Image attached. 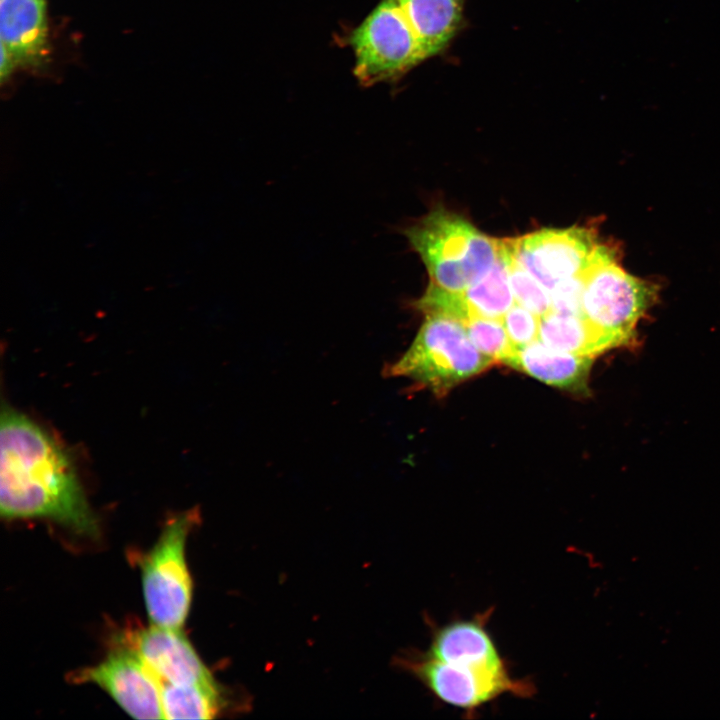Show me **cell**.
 <instances>
[{
    "instance_id": "d6986e66",
    "label": "cell",
    "mask_w": 720,
    "mask_h": 720,
    "mask_svg": "<svg viewBox=\"0 0 720 720\" xmlns=\"http://www.w3.org/2000/svg\"><path fill=\"white\" fill-rule=\"evenodd\" d=\"M509 277L513 295L518 304L527 308L539 317H542L551 311V297L549 291L530 273L522 268L513 259L511 254L509 260Z\"/></svg>"
},
{
    "instance_id": "7c38bea8",
    "label": "cell",
    "mask_w": 720,
    "mask_h": 720,
    "mask_svg": "<svg viewBox=\"0 0 720 720\" xmlns=\"http://www.w3.org/2000/svg\"><path fill=\"white\" fill-rule=\"evenodd\" d=\"M593 357L551 348L537 339L518 347L504 364L546 384L573 393H588Z\"/></svg>"
},
{
    "instance_id": "3957f363",
    "label": "cell",
    "mask_w": 720,
    "mask_h": 720,
    "mask_svg": "<svg viewBox=\"0 0 720 720\" xmlns=\"http://www.w3.org/2000/svg\"><path fill=\"white\" fill-rule=\"evenodd\" d=\"M425 315L410 347L388 368L389 375L410 378L441 397L495 362L475 347L462 322Z\"/></svg>"
},
{
    "instance_id": "ba28073f",
    "label": "cell",
    "mask_w": 720,
    "mask_h": 720,
    "mask_svg": "<svg viewBox=\"0 0 720 720\" xmlns=\"http://www.w3.org/2000/svg\"><path fill=\"white\" fill-rule=\"evenodd\" d=\"M506 243L513 259L549 293L582 274L597 247L593 232L583 227L543 229Z\"/></svg>"
},
{
    "instance_id": "8992f818",
    "label": "cell",
    "mask_w": 720,
    "mask_h": 720,
    "mask_svg": "<svg viewBox=\"0 0 720 720\" xmlns=\"http://www.w3.org/2000/svg\"><path fill=\"white\" fill-rule=\"evenodd\" d=\"M354 74L362 85L392 82L424 61L415 32L394 0H382L353 30Z\"/></svg>"
},
{
    "instance_id": "8fae6325",
    "label": "cell",
    "mask_w": 720,
    "mask_h": 720,
    "mask_svg": "<svg viewBox=\"0 0 720 720\" xmlns=\"http://www.w3.org/2000/svg\"><path fill=\"white\" fill-rule=\"evenodd\" d=\"M0 40L15 67L39 66L48 53L46 0H1Z\"/></svg>"
},
{
    "instance_id": "ffe728a7",
    "label": "cell",
    "mask_w": 720,
    "mask_h": 720,
    "mask_svg": "<svg viewBox=\"0 0 720 720\" xmlns=\"http://www.w3.org/2000/svg\"><path fill=\"white\" fill-rule=\"evenodd\" d=\"M501 320L514 347H522L539 339L540 317L517 302Z\"/></svg>"
},
{
    "instance_id": "7402d4cb",
    "label": "cell",
    "mask_w": 720,
    "mask_h": 720,
    "mask_svg": "<svg viewBox=\"0 0 720 720\" xmlns=\"http://www.w3.org/2000/svg\"><path fill=\"white\" fill-rule=\"evenodd\" d=\"M15 68V65L6 51V49L1 46V62H0V74H1V80H4Z\"/></svg>"
},
{
    "instance_id": "52a82bcc",
    "label": "cell",
    "mask_w": 720,
    "mask_h": 720,
    "mask_svg": "<svg viewBox=\"0 0 720 720\" xmlns=\"http://www.w3.org/2000/svg\"><path fill=\"white\" fill-rule=\"evenodd\" d=\"M403 665L441 703L462 710L470 717L501 696L508 694L527 698L535 693L531 680L513 677L509 668L462 672L427 652L410 656Z\"/></svg>"
},
{
    "instance_id": "9c48e42d",
    "label": "cell",
    "mask_w": 720,
    "mask_h": 720,
    "mask_svg": "<svg viewBox=\"0 0 720 720\" xmlns=\"http://www.w3.org/2000/svg\"><path fill=\"white\" fill-rule=\"evenodd\" d=\"M75 680L101 687L134 718L164 719L159 680L131 646L112 650Z\"/></svg>"
},
{
    "instance_id": "2e32d148",
    "label": "cell",
    "mask_w": 720,
    "mask_h": 720,
    "mask_svg": "<svg viewBox=\"0 0 720 720\" xmlns=\"http://www.w3.org/2000/svg\"><path fill=\"white\" fill-rule=\"evenodd\" d=\"M539 339L551 348L591 357L612 348L582 316L553 311L540 317Z\"/></svg>"
},
{
    "instance_id": "5b68a950",
    "label": "cell",
    "mask_w": 720,
    "mask_h": 720,
    "mask_svg": "<svg viewBox=\"0 0 720 720\" xmlns=\"http://www.w3.org/2000/svg\"><path fill=\"white\" fill-rule=\"evenodd\" d=\"M195 520L194 512L180 513L169 519L157 542L143 558V594L153 625L181 629L186 620L192 581L185 559V544Z\"/></svg>"
},
{
    "instance_id": "4fadbf2b",
    "label": "cell",
    "mask_w": 720,
    "mask_h": 720,
    "mask_svg": "<svg viewBox=\"0 0 720 720\" xmlns=\"http://www.w3.org/2000/svg\"><path fill=\"white\" fill-rule=\"evenodd\" d=\"M493 608L469 619H455L432 628L429 655L443 661L497 662L504 659L487 625Z\"/></svg>"
},
{
    "instance_id": "ac0fdd59",
    "label": "cell",
    "mask_w": 720,
    "mask_h": 720,
    "mask_svg": "<svg viewBox=\"0 0 720 720\" xmlns=\"http://www.w3.org/2000/svg\"><path fill=\"white\" fill-rule=\"evenodd\" d=\"M464 326L475 347L494 361L505 363L516 349L501 319L473 317Z\"/></svg>"
},
{
    "instance_id": "e0dca14e",
    "label": "cell",
    "mask_w": 720,
    "mask_h": 720,
    "mask_svg": "<svg viewBox=\"0 0 720 720\" xmlns=\"http://www.w3.org/2000/svg\"><path fill=\"white\" fill-rule=\"evenodd\" d=\"M164 719H212L222 701L217 683L177 685L160 681Z\"/></svg>"
},
{
    "instance_id": "7a4b0ae2",
    "label": "cell",
    "mask_w": 720,
    "mask_h": 720,
    "mask_svg": "<svg viewBox=\"0 0 720 720\" xmlns=\"http://www.w3.org/2000/svg\"><path fill=\"white\" fill-rule=\"evenodd\" d=\"M404 234L425 264L430 283L454 292L483 277L501 247V240L488 237L442 207L407 227Z\"/></svg>"
},
{
    "instance_id": "9a60e30c",
    "label": "cell",
    "mask_w": 720,
    "mask_h": 720,
    "mask_svg": "<svg viewBox=\"0 0 720 720\" xmlns=\"http://www.w3.org/2000/svg\"><path fill=\"white\" fill-rule=\"evenodd\" d=\"M509 260L506 241L501 240L499 255L487 273L460 291L471 318L502 319L515 304L509 277Z\"/></svg>"
},
{
    "instance_id": "277c9868",
    "label": "cell",
    "mask_w": 720,
    "mask_h": 720,
    "mask_svg": "<svg viewBox=\"0 0 720 720\" xmlns=\"http://www.w3.org/2000/svg\"><path fill=\"white\" fill-rule=\"evenodd\" d=\"M651 296L646 282L626 273L609 248L597 245L583 271L582 317L612 347L631 338Z\"/></svg>"
},
{
    "instance_id": "44dd1931",
    "label": "cell",
    "mask_w": 720,
    "mask_h": 720,
    "mask_svg": "<svg viewBox=\"0 0 720 720\" xmlns=\"http://www.w3.org/2000/svg\"><path fill=\"white\" fill-rule=\"evenodd\" d=\"M583 273L558 283L551 291V311L582 316Z\"/></svg>"
},
{
    "instance_id": "6da1fadb",
    "label": "cell",
    "mask_w": 720,
    "mask_h": 720,
    "mask_svg": "<svg viewBox=\"0 0 720 720\" xmlns=\"http://www.w3.org/2000/svg\"><path fill=\"white\" fill-rule=\"evenodd\" d=\"M0 424L1 516L46 518L77 534L96 537L98 519L63 446L11 407L2 408Z\"/></svg>"
},
{
    "instance_id": "5bb4252c",
    "label": "cell",
    "mask_w": 720,
    "mask_h": 720,
    "mask_svg": "<svg viewBox=\"0 0 720 720\" xmlns=\"http://www.w3.org/2000/svg\"><path fill=\"white\" fill-rule=\"evenodd\" d=\"M423 48L426 58L442 52L463 22L465 0H394Z\"/></svg>"
},
{
    "instance_id": "30bf717a",
    "label": "cell",
    "mask_w": 720,
    "mask_h": 720,
    "mask_svg": "<svg viewBox=\"0 0 720 720\" xmlns=\"http://www.w3.org/2000/svg\"><path fill=\"white\" fill-rule=\"evenodd\" d=\"M130 643L160 681L177 685L215 682L179 628L151 624L137 631Z\"/></svg>"
}]
</instances>
